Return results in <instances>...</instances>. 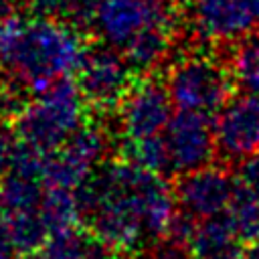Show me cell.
Listing matches in <instances>:
<instances>
[{"instance_id": "5", "label": "cell", "mask_w": 259, "mask_h": 259, "mask_svg": "<svg viewBox=\"0 0 259 259\" xmlns=\"http://www.w3.org/2000/svg\"><path fill=\"white\" fill-rule=\"evenodd\" d=\"M77 77L87 105L101 113L115 111L136 81L121 49L107 42L87 49Z\"/></svg>"}, {"instance_id": "27", "label": "cell", "mask_w": 259, "mask_h": 259, "mask_svg": "<svg viewBox=\"0 0 259 259\" xmlns=\"http://www.w3.org/2000/svg\"><path fill=\"white\" fill-rule=\"evenodd\" d=\"M8 10H10V0H0V18L8 14Z\"/></svg>"}, {"instance_id": "18", "label": "cell", "mask_w": 259, "mask_h": 259, "mask_svg": "<svg viewBox=\"0 0 259 259\" xmlns=\"http://www.w3.org/2000/svg\"><path fill=\"white\" fill-rule=\"evenodd\" d=\"M38 210L51 233L75 227L77 221L81 219L77 192L61 186H47Z\"/></svg>"}, {"instance_id": "2", "label": "cell", "mask_w": 259, "mask_h": 259, "mask_svg": "<svg viewBox=\"0 0 259 259\" xmlns=\"http://www.w3.org/2000/svg\"><path fill=\"white\" fill-rule=\"evenodd\" d=\"M87 45L83 30L55 16L26 18L6 75L32 93L79 71Z\"/></svg>"}, {"instance_id": "17", "label": "cell", "mask_w": 259, "mask_h": 259, "mask_svg": "<svg viewBox=\"0 0 259 259\" xmlns=\"http://www.w3.org/2000/svg\"><path fill=\"white\" fill-rule=\"evenodd\" d=\"M47 186L36 176H24L16 172H4L0 178V200L6 212L36 210L40 206Z\"/></svg>"}, {"instance_id": "22", "label": "cell", "mask_w": 259, "mask_h": 259, "mask_svg": "<svg viewBox=\"0 0 259 259\" xmlns=\"http://www.w3.org/2000/svg\"><path fill=\"white\" fill-rule=\"evenodd\" d=\"M239 176H241V186H245L259 200V152L255 156L243 160Z\"/></svg>"}, {"instance_id": "14", "label": "cell", "mask_w": 259, "mask_h": 259, "mask_svg": "<svg viewBox=\"0 0 259 259\" xmlns=\"http://www.w3.org/2000/svg\"><path fill=\"white\" fill-rule=\"evenodd\" d=\"M61 148L67 154H71L79 164H83L93 172L97 166L105 162V156L109 154L111 148V138L101 123L85 121L73 132V136Z\"/></svg>"}, {"instance_id": "21", "label": "cell", "mask_w": 259, "mask_h": 259, "mask_svg": "<svg viewBox=\"0 0 259 259\" xmlns=\"http://www.w3.org/2000/svg\"><path fill=\"white\" fill-rule=\"evenodd\" d=\"M34 10L45 14V16H55V18H69L75 14L77 6L81 0H30Z\"/></svg>"}, {"instance_id": "10", "label": "cell", "mask_w": 259, "mask_h": 259, "mask_svg": "<svg viewBox=\"0 0 259 259\" xmlns=\"http://www.w3.org/2000/svg\"><path fill=\"white\" fill-rule=\"evenodd\" d=\"M188 6L194 34L217 47L233 45L259 26L243 0H192Z\"/></svg>"}, {"instance_id": "13", "label": "cell", "mask_w": 259, "mask_h": 259, "mask_svg": "<svg viewBox=\"0 0 259 259\" xmlns=\"http://www.w3.org/2000/svg\"><path fill=\"white\" fill-rule=\"evenodd\" d=\"M176 38L178 30H170L164 26H146L130 38L121 53L136 77L154 75L168 59Z\"/></svg>"}, {"instance_id": "7", "label": "cell", "mask_w": 259, "mask_h": 259, "mask_svg": "<svg viewBox=\"0 0 259 259\" xmlns=\"http://www.w3.org/2000/svg\"><path fill=\"white\" fill-rule=\"evenodd\" d=\"M172 174H186L208 166L217 152L214 121L200 111L178 109L164 130Z\"/></svg>"}, {"instance_id": "19", "label": "cell", "mask_w": 259, "mask_h": 259, "mask_svg": "<svg viewBox=\"0 0 259 259\" xmlns=\"http://www.w3.org/2000/svg\"><path fill=\"white\" fill-rule=\"evenodd\" d=\"M8 225H10V235H12L16 253L26 255V257L32 255L45 243V239L51 235L38 208L8 212Z\"/></svg>"}, {"instance_id": "9", "label": "cell", "mask_w": 259, "mask_h": 259, "mask_svg": "<svg viewBox=\"0 0 259 259\" xmlns=\"http://www.w3.org/2000/svg\"><path fill=\"white\" fill-rule=\"evenodd\" d=\"M235 192L237 184L229 170L210 164L180 174V180L174 188L180 212L194 221L223 214L229 208Z\"/></svg>"}, {"instance_id": "16", "label": "cell", "mask_w": 259, "mask_h": 259, "mask_svg": "<svg viewBox=\"0 0 259 259\" xmlns=\"http://www.w3.org/2000/svg\"><path fill=\"white\" fill-rule=\"evenodd\" d=\"M121 156L123 160L132 162L134 166L160 174V176H170L172 174V164H170V154L164 136H146V138H125L121 146Z\"/></svg>"}, {"instance_id": "25", "label": "cell", "mask_w": 259, "mask_h": 259, "mask_svg": "<svg viewBox=\"0 0 259 259\" xmlns=\"http://www.w3.org/2000/svg\"><path fill=\"white\" fill-rule=\"evenodd\" d=\"M243 259H259V239L249 243V247L245 249V257Z\"/></svg>"}, {"instance_id": "24", "label": "cell", "mask_w": 259, "mask_h": 259, "mask_svg": "<svg viewBox=\"0 0 259 259\" xmlns=\"http://www.w3.org/2000/svg\"><path fill=\"white\" fill-rule=\"evenodd\" d=\"M22 105L24 103H16V91H10V89H6L0 83V113L8 111V113H14L16 115Z\"/></svg>"}, {"instance_id": "11", "label": "cell", "mask_w": 259, "mask_h": 259, "mask_svg": "<svg viewBox=\"0 0 259 259\" xmlns=\"http://www.w3.org/2000/svg\"><path fill=\"white\" fill-rule=\"evenodd\" d=\"M184 245L192 259H243L247 249L245 241L223 214L194 221Z\"/></svg>"}, {"instance_id": "4", "label": "cell", "mask_w": 259, "mask_h": 259, "mask_svg": "<svg viewBox=\"0 0 259 259\" xmlns=\"http://www.w3.org/2000/svg\"><path fill=\"white\" fill-rule=\"evenodd\" d=\"M166 85L174 107L210 115L231 97L233 79L227 63L212 55L188 53L170 65Z\"/></svg>"}, {"instance_id": "6", "label": "cell", "mask_w": 259, "mask_h": 259, "mask_svg": "<svg viewBox=\"0 0 259 259\" xmlns=\"http://www.w3.org/2000/svg\"><path fill=\"white\" fill-rule=\"evenodd\" d=\"M172 105L168 85L166 81H160L156 73L136 77L117 107L119 127L125 138L156 136L164 132L172 119Z\"/></svg>"}, {"instance_id": "3", "label": "cell", "mask_w": 259, "mask_h": 259, "mask_svg": "<svg viewBox=\"0 0 259 259\" xmlns=\"http://www.w3.org/2000/svg\"><path fill=\"white\" fill-rule=\"evenodd\" d=\"M87 107L79 85L63 77L36 91L30 101H24L16 113L14 127L24 142L51 152L61 148L87 121Z\"/></svg>"}, {"instance_id": "15", "label": "cell", "mask_w": 259, "mask_h": 259, "mask_svg": "<svg viewBox=\"0 0 259 259\" xmlns=\"http://www.w3.org/2000/svg\"><path fill=\"white\" fill-rule=\"evenodd\" d=\"M227 67L237 89L259 93V32L253 30L231 45Z\"/></svg>"}, {"instance_id": "20", "label": "cell", "mask_w": 259, "mask_h": 259, "mask_svg": "<svg viewBox=\"0 0 259 259\" xmlns=\"http://www.w3.org/2000/svg\"><path fill=\"white\" fill-rule=\"evenodd\" d=\"M225 217L245 243L259 239V200L245 186H237Z\"/></svg>"}, {"instance_id": "1", "label": "cell", "mask_w": 259, "mask_h": 259, "mask_svg": "<svg viewBox=\"0 0 259 259\" xmlns=\"http://www.w3.org/2000/svg\"><path fill=\"white\" fill-rule=\"evenodd\" d=\"M75 192L89 229L121 255L166 239L176 219V196L164 176L127 160L97 166Z\"/></svg>"}, {"instance_id": "8", "label": "cell", "mask_w": 259, "mask_h": 259, "mask_svg": "<svg viewBox=\"0 0 259 259\" xmlns=\"http://www.w3.org/2000/svg\"><path fill=\"white\" fill-rule=\"evenodd\" d=\"M217 152L229 162H243L259 152V93L229 97L214 117Z\"/></svg>"}, {"instance_id": "26", "label": "cell", "mask_w": 259, "mask_h": 259, "mask_svg": "<svg viewBox=\"0 0 259 259\" xmlns=\"http://www.w3.org/2000/svg\"><path fill=\"white\" fill-rule=\"evenodd\" d=\"M243 2L247 4V8L251 10V14L255 16V20L259 24V0H243Z\"/></svg>"}, {"instance_id": "23", "label": "cell", "mask_w": 259, "mask_h": 259, "mask_svg": "<svg viewBox=\"0 0 259 259\" xmlns=\"http://www.w3.org/2000/svg\"><path fill=\"white\" fill-rule=\"evenodd\" d=\"M16 255L12 235H10V225H8V212L0 200V259H12Z\"/></svg>"}, {"instance_id": "12", "label": "cell", "mask_w": 259, "mask_h": 259, "mask_svg": "<svg viewBox=\"0 0 259 259\" xmlns=\"http://www.w3.org/2000/svg\"><path fill=\"white\" fill-rule=\"evenodd\" d=\"M121 253L91 229L69 227L51 233L28 259H119Z\"/></svg>"}]
</instances>
